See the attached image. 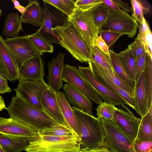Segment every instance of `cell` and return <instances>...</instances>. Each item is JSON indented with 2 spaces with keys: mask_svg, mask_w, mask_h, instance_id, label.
Wrapping results in <instances>:
<instances>
[{
  "mask_svg": "<svg viewBox=\"0 0 152 152\" xmlns=\"http://www.w3.org/2000/svg\"><path fill=\"white\" fill-rule=\"evenodd\" d=\"M117 108L113 103L104 101L96 109V115L99 118L112 121L114 112Z\"/></svg>",
  "mask_w": 152,
  "mask_h": 152,
  "instance_id": "35",
  "label": "cell"
},
{
  "mask_svg": "<svg viewBox=\"0 0 152 152\" xmlns=\"http://www.w3.org/2000/svg\"><path fill=\"white\" fill-rule=\"evenodd\" d=\"M133 145L135 152H152V141H142L136 139Z\"/></svg>",
  "mask_w": 152,
  "mask_h": 152,
  "instance_id": "40",
  "label": "cell"
},
{
  "mask_svg": "<svg viewBox=\"0 0 152 152\" xmlns=\"http://www.w3.org/2000/svg\"><path fill=\"white\" fill-rule=\"evenodd\" d=\"M139 30L136 39L140 40L142 43L145 32L150 29L149 23L144 17L141 24L139 25Z\"/></svg>",
  "mask_w": 152,
  "mask_h": 152,
  "instance_id": "44",
  "label": "cell"
},
{
  "mask_svg": "<svg viewBox=\"0 0 152 152\" xmlns=\"http://www.w3.org/2000/svg\"><path fill=\"white\" fill-rule=\"evenodd\" d=\"M130 1L132 5V17L140 25L144 17V14L148 12L149 9L144 7L139 0H131Z\"/></svg>",
  "mask_w": 152,
  "mask_h": 152,
  "instance_id": "36",
  "label": "cell"
},
{
  "mask_svg": "<svg viewBox=\"0 0 152 152\" xmlns=\"http://www.w3.org/2000/svg\"><path fill=\"white\" fill-rule=\"evenodd\" d=\"M143 43L146 53L152 58V34L150 29L148 30L145 33Z\"/></svg>",
  "mask_w": 152,
  "mask_h": 152,
  "instance_id": "43",
  "label": "cell"
},
{
  "mask_svg": "<svg viewBox=\"0 0 152 152\" xmlns=\"http://www.w3.org/2000/svg\"><path fill=\"white\" fill-rule=\"evenodd\" d=\"M102 2L108 10L124 13L127 12L120 8L112 0H102Z\"/></svg>",
  "mask_w": 152,
  "mask_h": 152,
  "instance_id": "47",
  "label": "cell"
},
{
  "mask_svg": "<svg viewBox=\"0 0 152 152\" xmlns=\"http://www.w3.org/2000/svg\"><path fill=\"white\" fill-rule=\"evenodd\" d=\"M58 9L67 17L71 15L77 8L73 0H43Z\"/></svg>",
  "mask_w": 152,
  "mask_h": 152,
  "instance_id": "33",
  "label": "cell"
},
{
  "mask_svg": "<svg viewBox=\"0 0 152 152\" xmlns=\"http://www.w3.org/2000/svg\"><path fill=\"white\" fill-rule=\"evenodd\" d=\"M134 91L135 105L133 109L142 117L148 111L147 89L144 72L135 84Z\"/></svg>",
  "mask_w": 152,
  "mask_h": 152,
  "instance_id": "21",
  "label": "cell"
},
{
  "mask_svg": "<svg viewBox=\"0 0 152 152\" xmlns=\"http://www.w3.org/2000/svg\"><path fill=\"white\" fill-rule=\"evenodd\" d=\"M91 61L101 66L106 74L114 75L110 55L105 53L95 45L92 53Z\"/></svg>",
  "mask_w": 152,
  "mask_h": 152,
  "instance_id": "27",
  "label": "cell"
},
{
  "mask_svg": "<svg viewBox=\"0 0 152 152\" xmlns=\"http://www.w3.org/2000/svg\"><path fill=\"white\" fill-rule=\"evenodd\" d=\"M62 79L64 82L74 86L98 105L103 102L102 99L83 77L78 69L75 66L65 65Z\"/></svg>",
  "mask_w": 152,
  "mask_h": 152,
  "instance_id": "11",
  "label": "cell"
},
{
  "mask_svg": "<svg viewBox=\"0 0 152 152\" xmlns=\"http://www.w3.org/2000/svg\"><path fill=\"white\" fill-rule=\"evenodd\" d=\"M6 108L4 100L0 95V111H1Z\"/></svg>",
  "mask_w": 152,
  "mask_h": 152,
  "instance_id": "49",
  "label": "cell"
},
{
  "mask_svg": "<svg viewBox=\"0 0 152 152\" xmlns=\"http://www.w3.org/2000/svg\"><path fill=\"white\" fill-rule=\"evenodd\" d=\"M128 48L131 50L136 61L146 52L143 44L136 38L133 42L128 46Z\"/></svg>",
  "mask_w": 152,
  "mask_h": 152,
  "instance_id": "38",
  "label": "cell"
},
{
  "mask_svg": "<svg viewBox=\"0 0 152 152\" xmlns=\"http://www.w3.org/2000/svg\"><path fill=\"white\" fill-rule=\"evenodd\" d=\"M80 152H96L94 150L87 149H81Z\"/></svg>",
  "mask_w": 152,
  "mask_h": 152,
  "instance_id": "53",
  "label": "cell"
},
{
  "mask_svg": "<svg viewBox=\"0 0 152 152\" xmlns=\"http://www.w3.org/2000/svg\"><path fill=\"white\" fill-rule=\"evenodd\" d=\"M52 30L58 38V44L75 58L81 63L92 61L89 47L70 21L67 20L64 25L54 28Z\"/></svg>",
  "mask_w": 152,
  "mask_h": 152,
  "instance_id": "3",
  "label": "cell"
},
{
  "mask_svg": "<svg viewBox=\"0 0 152 152\" xmlns=\"http://www.w3.org/2000/svg\"><path fill=\"white\" fill-rule=\"evenodd\" d=\"M12 90L8 85L7 79L0 72V94L10 93Z\"/></svg>",
  "mask_w": 152,
  "mask_h": 152,
  "instance_id": "45",
  "label": "cell"
},
{
  "mask_svg": "<svg viewBox=\"0 0 152 152\" xmlns=\"http://www.w3.org/2000/svg\"><path fill=\"white\" fill-rule=\"evenodd\" d=\"M102 0H77L75 3V7L83 11L91 10L102 3Z\"/></svg>",
  "mask_w": 152,
  "mask_h": 152,
  "instance_id": "39",
  "label": "cell"
},
{
  "mask_svg": "<svg viewBox=\"0 0 152 152\" xmlns=\"http://www.w3.org/2000/svg\"><path fill=\"white\" fill-rule=\"evenodd\" d=\"M40 96L41 104L48 115L58 124L69 128L61 111L56 92L49 88L42 93Z\"/></svg>",
  "mask_w": 152,
  "mask_h": 152,
  "instance_id": "18",
  "label": "cell"
},
{
  "mask_svg": "<svg viewBox=\"0 0 152 152\" xmlns=\"http://www.w3.org/2000/svg\"><path fill=\"white\" fill-rule=\"evenodd\" d=\"M122 108L115 111L112 121L115 125L129 139L134 140L136 138L141 119L134 115L125 105Z\"/></svg>",
  "mask_w": 152,
  "mask_h": 152,
  "instance_id": "10",
  "label": "cell"
},
{
  "mask_svg": "<svg viewBox=\"0 0 152 152\" xmlns=\"http://www.w3.org/2000/svg\"><path fill=\"white\" fill-rule=\"evenodd\" d=\"M37 132L43 135L59 137H73L78 136L69 128L59 124L52 125L41 131Z\"/></svg>",
  "mask_w": 152,
  "mask_h": 152,
  "instance_id": "32",
  "label": "cell"
},
{
  "mask_svg": "<svg viewBox=\"0 0 152 152\" xmlns=\"http://www.w3.org/2000/svg\"><path fill=\"white\" fill-rule=\"evenodd\" d=\"M118 55L124 68L134 84L136 60L131 50L127 48Z\"/></svg>",
  "mask_w": 152,
  "mask_h": 152,
  "instance_id": "29",
  "label": "cell"
},
{
  "mask_svg": "<svg viewBox=\"0 0 152 152\" xmlns=\"http://www.w3.org/2000/svg\"><path fill=\"white\" fill-rule=\"evenodd\" d=\"M94 45L97 46L105 53L110 55L109 48L100 35L96 39Z\"/></svg>",
  "mask_w": 152,
  "mask_h": 152,
  "instance_id": "46",
  "label": "cell"
},
{
  "mask_svg": "<svg viewBox=\"0 0 152 152\" xmlns=\"http://www.w3.org/2000/svg\"><path fill=\"white\" fill-rule=\"evenodd\" d=\"M139 26L127 12L124 13L108 9L107 20L102 30H110L132 38L137 33Z\"/></svg>",
  "mask_w": 152,
  "mask_h": 152,
  "instance_id": "8",
  "label": "cell"
},
{
  "mask_svg": "<svg viewBox=\"0 0 152 152\" xmlns=\"http://www.w3.org/2000/svg\"><path fill=\"white\" fill-rule=\"evenodd\" d=\"M40 53L27 60L18 67L19 80H43L44 61Z\"/></svg>",
  "mask_w": 152,
  "mask_h": 152,
  "instance_id": "16",
  "label": "cell"
},
{
  "mask_svg": "<svg viewBox=\"0 0 152 152\" xmlns=\"http://www.w3.org/2000/svg\"><path fill=\"white\" fill-rule=\"evenodd\" d=\"M44 18L43 23L37 32L51 45L58 44V38L52 29L64 25L67 17L51 5L44 2Z\"/></svg>",
  "mask_w": 152,
  "mask_h": 152,
  "instance_id": "7",
  "label": "cell"
},
{
  "mask_svg": "<svg viewBox=\"0 0 152 152\" xmlns=\"http://www.w3.org/2000/svg\"><path fill=\"white\" fill-rule=\"evenodd\" d=\"M29 142L26 152H80L79 137H59L42 134Z\"/></svg>",
  "mask_w": 152,
  "mask_h": 152,
  "instance_id": "4",
  "label": "cell"
},
{
  "mask_svg": "<svg viewBox=\"0 0 152 152\" xmlns=\"http://www.w3.org/2000/svg\"><path fill=\"white\" fill-rule=\"evenodd\" d=\"M28 39L40 53L53 52V45L44 38L37 31L32 34L27 36Z\"/></svg>",
  "mask_w": 152,
  "mask_h": 152,
  "instance_id": "31",
  "label": "cell"
},
{
  "mask_svg": "<svg viewBox=\"0 0 152 152\" xmlns=\"http://www.w3.org/2000/svg\"><path fill=\"white\" fill-rule=\"evenodd\" d=\"M91 10L94 24L99 33L107 22L108 9L102 2Z\"/></svg>",
  "mask_w": 152,
  "mask_h": 152,
  "instance_id": "30",
  "label": "cell"
},
{
  "mask_svg": "<svg viewBox=\"0 0 152 152\" xmlns=\"http://www.w3.org/2000/svg\"><path fill=\"white\" fill-rule=\"evenodd\" d=\"M2 13V10L1 9H0V18L1 16V15Z\"/></svg>",
  "mask_w": 152,
  "mask_h": 152,
  "instance_id": "55",
  "label": "cell"
},
{
  "mask_svg": "<svg viewBox=\"0 0 152 152\" xmlns=\"http://www.w3.org/2000/svg\"><path fill=\"white\" fill-rule=\"evenodd\" d=\"M57 102L61 113L69 127L79 137L80 133L78 126L73 109L68 101L64 93L62 91L56 92Z\"/></svg>",
  "mask_w": 152,
  "mask_h": 152,
  "instance_id": "23",
  "label": "cell"
},
{
  "mask_svg": "<svg viewBox=\"0 0 152 152\" xmlns=\"http://www.w3.org/2000/svg\"><path fill=\"white\" fill-rule=\"evenodd\" d=\"M136 139L152 141V106L145 115L141 117Z\"/></svg>",
  "mask_w": 152,
  "mask_h": 152,
  "instance_id": "25",
  "label": "cell"
},
{
  "mask_svg": "<svg viewBox=\"0 0 152 152\" xmlns=\"http://www.w3.org/2000/svg\"><path fill=\"white\" fill-rule=\"evenodd\" d=\"M17 9L21 14H22L25 12L26 9V7L20 5L18 7Z\"/></svg>",
  "mask_w": 152,
  "mask_h": 152,
  "instance_id": "51",
  "label": "cell"
},
{
  "mask_svg": "<svg viewBox=\"0 0 152 152\" xmlns=\"http://www.w3.org/2000/svg\"><path fill=\"white\" fill-rule=\"evenodd\" d=\"M24 13L20 16L22 23H29L35 26L41 27L44 18V12L37 0H29Z\"/></svg>",
  "mask_w": 152,
  "mask_h": 152,
  "instance_id": "22",
  "label": "cell"
},
{
  "mask_svg": "<svg viewBox=\"0 0 152 152\" xmlns=\"http://www.w3.org/2000/svg\"><path fill=\"white\" fill-rule=\"evenodd\" d=\"M94 150L96 152H111L109 151L105 147H101Z\"/></svg>",
  "mask_w": 152,
  "mask_h": 152,
  "instance_id": "50",
  "label": "cell"
},
{
  "mask_svg": "<svg viewBox=\"0 0 152 152\" xmlns=\"http://www.w3.org/2000/svg\"><path fill=\"white\" fill-rule=\"evenodd\" d=\"M110 61L113 68L118 76L133 89L134 84L127 74L120 60L118 53L109 50Z\"/></svg>",
  "mask_w": 152,
  "mask_h": 152,
  "instance_id": "28",
  "label": "cell"
},
{
  "mask_svg": "<svg viewBox=\"0 0 152 152\" xmlns=\"http://www.w3.org/2000/svg\"><path fill=\"white\" fill-rule=\"evenodd\" d=\"M11 1L13 2L14 9H17L20 5L19 1L16 0H12Z\"/></svg>",
  "mask_w": 152,
  "mask_h": 152,
  "instance_id": "52",
  "label": "cell"
},
{
  "mask_svg": "<svg viewBox=\"0 0 152 152\" xmlns=\"http://www.w3.org/2000/svg\"><path fill=\"white\" fill-rule=\"evenodd\" d=\"M92 72L97 80L105 86L124 99L129 106L133 109L135 103L134 93L127 92L115 84L107 75L103 69L95 62L88 63Z\"/></svg>",
  "mask_w": 152,
  "mask_h": 152,
  "instance_id": "15",
  "label": "cell"
},
{
  "mask_svg": "<svg viewBox=\"0 0 152 152\" xmlns=\"http://www.w3.org/2000/svg\"><path fill=\"white\" fill-rule=\"evenodd\" d=\"M72 107L80 131V149L95 150L105 147L104 131L99 119Z\"/></svg>",
  "mask_w": 152,
  "mask_h": 152,
  "instance_id": "2",
  "label": "cell"
},
{
  "mask_svg": "<svg viewBox=\"0 0 152 152\" xmlns=\"http://www.w3.org/2000/svg\"><path fill=\"white\" fill-rule=\"evenodd\" d=\"M4 42L18 67L27 60L40 53L27 36L4 39Z\"/></svg>",
  "mask_w": 152,
  "mask_h": 152,
  "instance_id": "9",
  "label": "cell"
},
{
  "mask_svg": "<svg viewBox=\"0 0 152 152\" xmlns=\"http://www.w3.org/2000/svg\"><path fill=\"white\" fill-rule=\"evenodd\" d=\"M148 93V110L152 106V58L146 53L144 70Z\"/></svg>",
  "mask_w": 152,
  "mask_h": 152,
  "instance_id": "34",
  "label": "cell"
},
{
  "mask_svg": "<svg viewBox=\"0 0 152 152\" xmlns=\"http://www.w3.org/2000/svg\"><path fill=\"white\" fill-rule=\"evenodd\" d=\"M0 72L12 82L19 80L18 67L0 35Z\"/></svg>",
  "mask_w": 152,
  "mask_h": 152,
  "instance_id": "17",
  "label": "cell"
},
{
  "mask_svg": "<svg viewBox=\"0 0 152 152\" xmlns=\"http://www.w3.org/2000/svg\"><path fill=\"white\" fill-rule=\"evenodd\" d=\"M0 134L28 142L38 135L37 132L34 129L11 117H0Z\"/></svg>",
  "mask_w": 152,
  "mask_h": 152,
  "instance_id": "12",
  "label": "cell"
},
{
  "mask_svg": "<svg viewBox=\"0 0 152 152\" xmlns=\"http://www.w3.org/2000/svg\"><path fill=\"white\" fill-rule=\"evenodd\" d=\"M63 89L66 98L73 107L90 115H93V104L82 92L68 83L64 85Z\"/></svg>",
  "mask_w": 152,
  "mask_h": 152,
  "instance_id": "20",
  "label": "cell"
},
{
  "mask_svg": "<svg viewBox=\"0 0 152 152\" xmlns=\"http://www.w3.org/2000/svg\"><path fill=\"white\" fill-rule=\"evenodd\" d=\"M82 76L93 88L96 94L104 101H107L115 105L128 103L121 97L105 86L95 78L90 66H78Z\"/></svg>",
  "mask_w": 152,
  "mask_h": 152,
  "instance_id": "14",
  "label": "cell"
},
{
  "mask_svg": "<svg viewBox=\"0 0 152 152\" xmlns=\"http://www.w3.org/2000/svg\"><path fill=\"white\" fill-rule=\"evenodd\" d=\"M19 83L14 90L23 99L40 109L43 110L40 95L50 88L44 80H19Z\"/></svg>",
  "mask_w": 152,
  "mask_h": 152,
  "instance_id": "13",
  "label": "cell"
},
{
  "mask_svg": "<svg viewBox=\"0 0 152 152\" xmlns=\"http://www.w3.org/2000/svg\"><path fill=\"white\" fill-rule=\"evenodd\" d=\"M106 74L115 84L124 91L130 93H134V89L125 83L114 71V75L108 74Z\"/></svg>",
  "mask_w": 152,
  "mask_h": 152,
  "instance_id": "41",
  "label": "cell"
},
{
  "mask_svg": "<svg viewBox=\"0 0 152 152\" xmlns=\"http://www.w3.org/2000/svg\"><path fill=\"white\" fill-rule=\"evenodd\" d=\"M99 34L109 48L123 35L120 33L110 30H101Z\"/></svg>",
  "mask_w": 152,
  "mask_h": 152,
  "instance_id": "37",
  "label": "cell"
},
{
  "mask_svg": "<svg viewBox=\"0 0 152 152\" xmlns=\"http://www.w3.org/2000/svg\"><path fill=\"white\" fill-rule=\"evenodd\" d=\"M22 24L18 13L11 12L5 18L2 35L6 38L19 36L20 31L23 30Z\"/></svg>",
  "mask_w": 152,
  "mask_h": 152,
  "instance_id": "24",
  "label": "cell"
},
{
  "mask_svg": "<svg viewBox=\"0 0 152 152\" xmlns=\"http://www.w3.org/2000/svg\"><path fill=\"white\" fill-rule=\"evenodd\" d=\"M64 53H60L55 58L48 63V85L55 92L63 87L62 79L64 67Z\"/></svg>",
  "mask_w": 152,
  "mask_h": 152,
  "instance_id": "19",
  "label": "cell"
},
{
  "mask_svg": "<svg viewBox=\"0 0 152 152\" xmlns=\"http://www.w3.org/2000/svg\"><path fill=\"white\" fill-rule=\"evenodd\" d=\"M146 53L136 61L134 86L141 74L144 71L145 64Z\"/></svg>",
  "mask_w": 152,
  "mask_h": 152,
  "instance_id": "42",
  "label": "cell"
},
{
  "mask_svg": "<svg viewBox=\"0 0 152 152\" xmlns=\"http://www.w3.org/2000/svg\"><path fill=\"white\" fill-rule=\"evenodd\" d=\"M29 143L26 141L0 134V145L4 152H21Z\"/></svg>",
  "mask_w": 152,
  "mask_h": 152,
  "instance_id": "26",
  "label": "cell"
},
{
  "mask_svg": "<svg viewBox=\"0 0 152 152\" xmlns=\"http://www.w3.org/2000/svg\"><path fill=\"white\" fill-rule=\"evenodd\" d=\"M67 20L75 26L92 53L95 40L99 33L94 24L91 10L83 11L77 8L72 15L67 17Z\"/></svg>",
  "mask_w": 152,
  "mask_h": 152,
  "instance_id": "5",
  "label": "cell"
},
{
  "mask_svg": "<svg viewBox=\"0 0 152 152\" xmlns=\"http://www.w3.org/2000/svg\"><path fill=\"white\" fill-rule=\"evenodd\" d=\"M0 152H4L0 145Z\"/></svg>",
  "mask_w": 152,
  "mask_h": 152,
  "instance_id": "54",
  "label": "cell"
},
{
  "mask_svg": "<svg viewBox=\"0 0 152 152\" xmlns=\"http://www.w3.org/2000/svg\"><path fill=\"white\" fill-rule=\"evenodd\" d=\"M112 1L124 12H132L131 8L127 3L120 0H113Z\"/></svg>",
  "mask_w": 152,
  "mask_h": 152,
  "instance_id": "48",
  "label": "cell"
},
{
  "mask_svg": "<svg viewBox=\"0 0 152 152\" xmlns=\"http://www.w3.org/2000/svg\"><path fill=\"white\" fill-rule=\"evenodd\" d=\"M5 109L10 117L37 132L58 124L44 110L28 102L17 94L12 97L11 102Z\"/></svg>",
  "mask_w": 152,
  "mask_h": 152,
  "instance_id": "1",
  "label": "cell"
},
{
  "mask_svg": "<svg viewBox=\"0 0 152 152\" xmlns=\"http://www.w3.org/2000/svg\"><path fill=\"white\" fill-rule=\"evenodd\" d=\"M104 131V145L111 152H135L134 140L129 139L114 124L112 121L99 118Z\"/></svg>",
  "mask_w": 152,
  "mask_h": 152,
  "instance_id": "6",
  "label": "cell"
}]
</instances>
